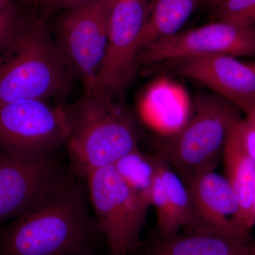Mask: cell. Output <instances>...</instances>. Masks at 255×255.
<instances>
[{
	"instance_id": "1",
	"label": "cell",
	"mask_w": 255,
	"mask_h": 255,
	"mask_svg": "<svg viewBox=\"0 0 255 255\" xmlns=\"http://www.w3.org/2000/svg\"><path fill=\"white\" fill-rule=\"evenodd\" d=\"M71 174L0 229V255H97L105 238Z\"/></svg>"
},
{
	"instance_id": "2",
	"label": "cell",
	"mask_w": 255,
	"mask_h": 255,
	"mask_svg": "<svg viewBox=\"0 0 255 255\" xmlns=\"http://www.w3.org/2000/svg\"><path fill=\"white\" fill-rule=\"evenodd\" d=\"M74 73L46 25L20 17L12 38L0 53V105L60 97Z\"/></svg>"
},
{
	"instance_id": "3",
	"label": "cell",
	"mask_w": 255,
	"mask_h": 255,
	"mask_svg": "<svg viewBox=\"0 0 255 255\" xmlns=\"http://www.w3.org/2000/svg\"><path fill=\"white\" fill-rule=\"evenodd\" d=\"M69 132L65 145L77 177L112 165L137 150L135 124L113 97L100 92L85 94L78 103L65 108Z\"/></svg>"
},
{
	"instance_id": "4",
	"label": "cell",
	"mask_w": 255,
	"mask_h": 255,
	"mask_svg": "<svg viewBox=\"0 0 255 255\" xmlns=\"http://www.w3.org/2000/svg\"><path fill=\"white\" fill-rule=\"evenodd\" d=\"M239 110L216 94L196 96L183 127L156 142L157 156L172 166L184 183L214 170L231 128L241 118Z\"/></svg>"
},
{
	"instance_id": "5",
	"label": "cell",
	"mask_w": 255,
	"mask_h": 255,
	"mask_svg": "<svg viewBox=\"0 0 255 255\" xmlns=\"http://www.w3.org/2000/svg\"><path fill=\"white\" fill-rule=\"evenodd\" d=\"M85 177L96 220L111 254L129 255L137 251L150 204L128 185L114 164Z\"/></svg>"
},
{
	"instance_id": "6",
	"label": "cell",
	"mask_w": 255,
	"mask_h": 255,
	"mask_svg": "<svg viewBox=\"0 0 255 255\" xmlns=\"http://www.w3.org/2000/svg\"><path fill=\"white\" fill-rule=\"evenodd\" d=\"M65 107L43 100L0 105V157H31L54 153L68 138Z\"/></svg>"
},
{
	"instance_id": "7",
	"label": "cell",
	"mask_w": 255,
	"mask_h": 255,
	"mask_svg": "<svg viewBox=\"0 0 255 255\" xmlns=\"http://www.w3.org/2000/svg\"><path fill=\"white\" fill-rule=\"evenodd\" d=\"M117 0H91L70 8L62 18L58 43L81 79L86 93L95 92L96 81L108 43L110 18Z\"/></svg>"
},
{
	"instance_id": "8",
	"label": "cell",
	"mask_w": 255,
	"mask_h": 255,
	"mask_svg": "<svg viewBox=\"0 0 255 255\" xmlns=\"http://www.w3.org/2000/svg\"><path fill=\"white\" fill-rule=\"evenodd\" d=\"M149 9L147 0H117L114 3L95 92L114 97L130 86L136 74L140 35Z\"/></svg>"
},
{
	"instance_id": "9",
	"label": "cell",
	"mask_w": 255,
	"mask_h": 255,
	"mask_svg": "<svg viewBox=\"0 0 255 255\" xmlns=\"http://www.w3.org/2000/svg\"><path fill=\"white\" fill-rule=\"evenodd\" d=\"M211 55L255 56V28L218 20L189 30L177 32L142 48L139 63L178 62Z\"/></svg>"
},
{
	"instance_id": "10",
	"label": "cell",
	"mask_w": 255,
	"mask_h": 255,
	"mask_svg": "<svg viewBox=\"0 0 255 255\" xmlns=\"http://www.w3.org/2000/svg\"><path fill=\"white\" fill-rule=\"evenodd\" d=\"M71 174L64 170L53 153L0 157V225L22 214Z\"/></svg>"
},
{
	"instance_id": "11",
	"label": "cell",
	"mask_w": 255,
	"mask_h": 255,
	"mask_svg": "<svg viewBox=\"0 0 255 255\" xmlns=\"http://www.w3.org/2000/svg\"><path fill=\"white\" fill-rule=\"evenodd\" d=\"M177 73L212 90L246 112L255 106V72L249 63L226 55L196 57L178 62Z\"/></svg>"
},
{
	"instance_id": "12",
	"label": "cell",
	"mask_w": 255,
	"mask_h": 255,
	"mask_svg": "<svg viewBox=\"0 0 255 255\" xmlns=\"http://www.w3.org/2000/svg\"><path fill=\"white\" fill-rule=\"evenodd\" d=\"M188 191L201 221L209 227L239 235H250L240 222L237 197L226 177L208 171L187 182Z\"/></svg>"
},
{
	"instance_id": "13",
	"label": "cell",
	"mask_w": 255,
	"mask_h": 255,
	"mask_svg": "<svg viewBox=\"0 0 255 255\" xmlns=\"http://www.w3.org/2000/svg\"><path fill=\"white\" fill-rule=\"evenodd\" d=\"M145 255H255V246L250 235L206 227L169 237L157 234Z\"/></svg>"
},
{
	"instance_id": "14",
	"label": "cell",
	"mask_w": 255,
	"mask_h": 255,
	"mask_svg": "<svg viewBox=\"0 0 255 255\" xmlns=\"http://www.w3.org/2000/svg\"><path fill=\"white\" fill-rule=\"evenodd\" d=\"M190 97L185 88L172 79L155 80L142 96L140 110L151 127L164 135L178 131L190 113Z\"/></svg>"
},
{
	"instance_id": "15",
	"label": "cell",
	"mask_w": 255,
	"mask_h": 255,
	"mask_svg": "<svg viewBox=\"0 0 255 255\" xmlns=\"http://www.w3.org/2000/svg\"><path fill=\"white\" fill-rule=\"evenodd\" d=\"M235 124L226 140L223 158L226 178L229 181L239 204L240 222L243 227L251 231L255 225L253 209L255 163L242 147L235 129Z\"/></svg>"
},
{
	"instance_id": "16",
	"label": "cell",
	"mask_w": 255,
	"mask_h": 255,
	"mask_svg": "<svg viewBox=\"0 0 255 255\" xmlns=\"http://www.w3.org/2000/svg\"><path fill=\"white\" fill-rule=\"evenodd\" d=\"M203 1L153 0L140 35V51L156 40L179 32Z\"/></svg>"
},
{
	"instance_id": "17",
	"label": "cell",
	"mask_w": 255,
	"mask_h": 255,
	"mask_svg": "<svg viewBox=\"0 0 255 255\" xmlns=\"http://www.w3.org/2000/svg\"><path fill=\"white\" fill-rule=\"evenodd\" d=\"M160 159L159 172L170 211V228L167 237L178 234L182 228L185 233H189L207 227L198 216L186 184L167 162Z\"/></svg>"
},
{
	"instance_id": "18",
	"label": "cell",
	"mask_w": 255,
	"mask_h": 255,
	"mask_svg": "<svg viewBox=\"0 0 255 255\" xmlns=\"http://www.w3.org/2000/svg\"><path fill=\"white\" fill-rule=\"evenodd\" d=\"M159 161L158 156L147 155L137 149L119 159L114 166L128 185L151 206V189Z\"/></svg>"
},
{
	"instance_id": "19",
	"label": "cell",
	"mask_w": 255,
	"mask_h": 255,
	"mask_svg": "<svg viewBox=\"0 0 255 255\" xmlns=\"http://www.w3.org/2000/svg\"><path fill=\"white\" fill-rule=\"evenodd\" d=\"M216 8L218 19L255 28V0H223Z\"/></svg>"
},
{
	"instance_id": "20",
	"label": "cell",
	"mask_w": 255,
	"mask_h": 255,
	"mask_svg": "<svg viewBox=\"0 0 255 255\" xmlns=\"http://www.w3.org/2000/svg\"><path fill=\"white\" fill-rule=\"evenodd\" d=\"M20 17L16 6L13 4L0 14V53L12 38Z\"/></svg>"
},
{
	"instance_id": "21",
	"label": "cell",
	"mask_w": 255,
	"mask_h": 255,
	"mask_svg": "<svg viewBox=\"0 0 255 255\" xmlns=\"http://www.w3.org/2000/svg\"><path fill=\"white\" fill-rule=\"evenodd\" d=\"M234 127L242 147L255 163V124L249 119L241 118Z\"/></svg>"
},
{
	"instance_id": "22",
	"label": "cell",
	"mask_w": 255,
	"mask_h": 255,
	"mask_svg": "<svg viewBox=\"0 0 255 255\" xmlns=\"http://www.w3.org/2000/svg\"><path fill=\"white\" fill-rule=\"evenodd\" d=\"M91 0H42L48 9H70Z\"/></svg>"
},
{
	"instance_id": "23",
	"label": "cell",
	"mask_w": 255,
	"mask_h": 255,
	"mask_svg": "<svg viewBox=\"0 0 255 255\" xmlns=\"http://www.w3.org/2000/svg\"><path fill=\"white\" fill-rule=\"evenodd\" d=\"M245 113L246 114V118L249 119L250 120L255 124V106L248 109V110L245 112Z\"/></svg>"
},
{
	"instance_id": "24",
	"label": "cell",
	"mask_w": 255,
	"mask_h": 255,
	"mask_svg": "<svg viewBox=\"0 0 255 255\" xmlns=\"http://www.w3.org/2000/svg\"><path fill=\"white\" fill-rule=\"evenodd\" d=\"M12 4L11 0H0V14Z\"/></svg>"
},
{
	"instance_id": "25",
	"label": "cell",
	"mask_w": 255,
	"mask_h": 255,
	"mask_svg": "<svg viewBox=\"0 0 255 255\" xmlns=\"http://www.w3.org/2000/svg\"><path fill=\"white\" fill-rule=\"evenodd\" d=\"M253 213H254V216L255 217V182H254V187H253Z\"/></svg>"
},
{
	"instance_id": "26",
	"label": "cell",
	"mask_w": 255,
	"mask_h": 255,
	"mask_svg": "<svg viewBox=\"0 0 255 255\" xmlns=\"http://www.w3.org/2000/svg\"><path fill=\"white\" fill-rule=\"evenodd\" d=\"M222 1L223 0H211V4L214 5V6H216V7H217Z\"/></svg>"
},
{
	"instance_id": "27",
	"label": "cell",
	"mask_w": 255,
	"mask_h": 255,
	"mask_svg": "<svg viewBox=\"0 0 255 255\" xmlns=\"http://www.w3.org/2000/svg\"><path fill=\"white\" fill-rule=\"evenodd\" d=\"M249 64H250V65H251L252 68H253V70H254L255 72V63H249Z\"/></svg>"
},
{
	"instance_id": "28",
	"label": "cell",
	"mask_w": 255,
	"mask_h": 255,
	"mask_svg": "<svg viewBox=\"0 0 255 255\" xmlns=\"http://www.w3.org/2000/svg\"><path fill=\"white\" fill-rule=\"evenodd\" d=\"M107 255H114L111 254V253H110V254Z\"/></svg>"
},
{
	"instance_id": "29",
	"label": "cell",
	"mask_w": 255,
	"mask_h": 255,
	"mask_svg": "<svg viewBox=\"0 0 255 255\" xmlns=\"http://www.w3.org/2000/svg\"><path fill=\"white\" fill-rule=\"evenodd\" d=\"M39 1H42V0H39Z\"/></svg>"
}]
</instances>
